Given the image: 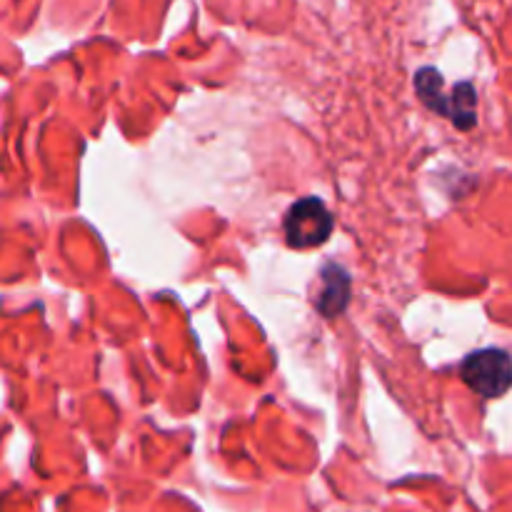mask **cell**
<instances>
[{"label": "cell", "instance_id": "6da1fadb", "mask_svg": "<svg viewBox=\"0 0 512 512\" xmlns=\"http://www.w3.org/2000/svg\"><path fill=\"white\" fill-rule=\"evenodd\" d=\"M460 378L480 398H500L512 388V358L500 348L475 350L460 365Z\"/></svg>", "mask_w": 512, "mask_h": 512}, {"label": "cell", "instance_id": "7a4b0ae2", "mask_svg": "<svg viewBox=\"0 0 512 512\" xmlns=\"http://www.w3.org/2000/svg\"><path fill=\"white\" fill-rule=\"evenodd\" d=\"M333 215L320 198H303L288 210L283 220V233L290 248H315L333 233Z\"/></svg>", "mask_w": 512, "mask_h": 512}, {"label": "cell", "instance_id": "3957f363", "mask_svg": "<svg viewBox=\"0 0 512 512\" xmlns=\"http://www.w3.org/2000/svg\"><path fill=\"white\" fill-rule=\"evenodd\" d=\"M320 280H323V290L318 295V310L325 318H338L350 303V275L340 265L325 263Z\"/></svg>", "mask_w": 512, "mask_h": 512}, {"label": "cell", "instance_id": "277c9868", "mask_svg": "<svg viewBox=\"0 0 512 512\" xmlns=\"http://www.w3.org/2000/svg\"><path fill=\"white\" fill-rule=\"evenodd\" d=\"M478 95H475L473 83H458L453 88L448 103V118L458 130H473L478 123Z\"/></svg>", "mask_w": 512, "mask_h": 512}, {"label": "cell", "instance_id": "5b68a950", "mask_svg": "<svg viewBox=\"0 0 512 512\" xmlns=\"http://www.w3.org/2000/svg\"><path fill=\"white\" fill-rule=\"evenodd\" d=\"M415 90H418L420 100L428 105L433 113H440L448 118V103L450 95H443V75L435 68H420L415 73Z\"/></svg>", "mask_w": 512, "mask_h": 512}]
</instances>
